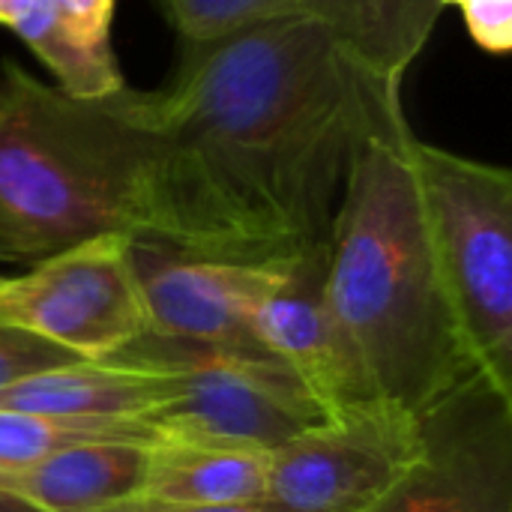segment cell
Here are the masks:
<instances>
[{
    "mask_svg": "<svg viewBox=\"0 0 512 512\" xmlns=\"http://www.w3.org/2000/svg\"><path fill=\"white\" fill-rule=\"evenodd\" d=\"M414 141L402 99L357 141L327 240L324 306L348 405L426 420L480 372L435 270Z\"/></svg>",
    "mask_w": 512,
    "mask_h": 512,
    "instance_id": "cell-2",
    "label": "cell"
},
{
    "mask_svg": "<svg viewBox=\"0 0 512 512\" xmlns=\"http://www.w3.org/2000/svg\"><path fill=\"white\" fill-rule=\"evenodd\" d=\"M129 438L150 444L144 426H102V423H57L21 411L0 408V474H12L36 465L39 459L81 441Z\"/></svg>",
    "mask_w": 512,
    "mask_h": 512,
    "instance_id": "cell-16",
    "label": "cell"
},
{
    "mask_svg": "<svg viewBox=\"0 0 512 512\" xmlns=\"http://www.w3.org/2000/svg\"><path fill=\"white\" fill-rule=\"evenodd\" d=\"M180 39L243 24L309 18L327 24L378 72L405 78L441 18L438 0H150Z\"/></svg>",
    "mask_w": 512,
    "mask_h": 512,
    "instance_id": "cell-10",
    "label": "cell"
},
{
    "mask_svg": "<svg viewBox=\"0 0 512 512\" xmlns=\"http://www.w3.org/2000/svg\"><path fill=\"white\" fill-rule=\"evenodd\" d=\"M429 447L426 420L384 402L333 411L270 453V512H369Z\"/></svg>",
    "mask_w": 512,
    "mask_h": 512,
    "instance_id": "cell-6",
    "label": "cell"
},
{
    "mask_svg": "<svg viewBox=\"0 0 512 512\" xmlns=\"http://www.w3.org/2000/svg\"><path fill=\"white\" fill-rule=\"evenodd\" d=\"M435 270L480 378L512 402V174L414 141Z\"/></svg>",
    "mask_w": 512,
    "mask_h": 512,
    "instance_id": "cell-4",
    "label": "cell"
},
{
    "mask_svg": "<svg viewBox=\"0 0 512 512\" xmlns=\"http://www.w3.org/2000/svg\"><path fill=\"white\" fill-rule=\"evenodd\" d=\"M0 321L102 363L147 330L132 237L102 234L0 279Z\"/></svg>",
    "mask_w": 512,
    "mask_h": 512,
    "instance_id": "cell-7",
    "label": "cell"
},
{
    "mask_svg": "<svg viewBox=\"0 0 512 512\" xmlns=\"http://www.w3.org/2000/svg\"><path fill=\"white\" fill-rule=\"evenodd\" d=\"M147 90L75 99L0 66V249L39 261L102 234L138 237Z\"/></svg>",
    "mask_w": 512,
    "mask_h": 512,
    "instance_id": "cell-3",
    "label": "cell"
},
{
    "mask_svg": "<svg viewBox=\"0 0 512 512\" xmlns=\"http://www.w3.org/2000/svg\"><path fill=\"white\" fill-rule=\"evenodd\" d=\"M6 261H12V258H9V255H6V252H3V249H0V267H3V264H6ZM0 279H3V273H0Z\"/></svg>",
    "mask_w": 512,
    "mask_h": 512,
    "instance_id": "cell-23",
    "label": "cell"
},
{
    "mask_svg": "<svg viewBox=\"0 0 512 512\" xmlns=\"http://www.w3.org/2000/svg\"><path fill=\"white\" fill-rule=\"evenodd\" d=\"M27 3L30 0H0V24L3 27H12L21 18V12L27 9Z\"/></svg>",
    "mask_w": 512,
    "mask_h": 512,
    "instance_id": "cell-21",
    "label": "cell"
},
{
    "mask_svg": "<svg viewBox=\"0 0 512 512\" xmlns=\"http://www.w3.org/2000/svg\"><path fill=\"white\" fill-rule=\"evenodd\" d=\"M75 363H84V360L30 330L0 321V390L24 378L42 375L51 369H66Z\"/></svg>",
    "mask_w": 512,
    "mask_h": 512,
    "instance_id": "cell-17",
    "label": "cell"
},
{
    "mask_svg": "<svg viewBox=\"0 0 512 512\" xmlns=\"http://www.w3.org/2000/svg\"><path fill=\"white\" fill-rule=\"evenodd\" d=\"M438 6H456L465 18L471 39L489 54H507L512 45V0H438Z\"/></svg>",
    "mask_w": 512,
    "mask_h": 512,
    "instance_id": "cell-18",
    "label": "cell"
},
{
    "mask_svg": "<svg viewBox=\"0 0 512 512\" xmlns=\"http://www.w3.org/2000/svg\"><path fill=\"white\" fill-rule=\"evenodd\" d=\"M102 363L174 378L171 396L144 417L150 444L195 441L273 453L330 417L309 387L267 351L216 348L144 330Z\"/></svg>",
    "mask_w": 512,
    "mask_h": 512,
    "instance_id": "cell-5",
    "label": "cell"
},
{
    "mask_svg": "<svg viewBox=\"0 0 512 512\" xmlns=\"http://www.w3.org/2000/svg\"><path fill=\"white\" fill-rule=\"evenodd\" d=\"M399 99L402 78L321 21L180 39L174 72L147 90L138 237L246 264L327 246L354 147Z\"/></svg>",
    "mask_w": 512,
    "mask_h": 512,
    "instance_id": "cell-1",
    "label": "cell"
},
{
    "mask_svg": "<svg viewBox=\"0 0 512 512\" xmlns=\"http://www.w3.org/2000/svg\"><path fill=\"white\" fill-rule=\"evenodd\" d=\"M327 246L300 255L282 285L258 306L252 330L255 342L282 360L321 402L327 414L348 408L336 342L324 306Z\"/></svg>",
    "mask_w": 512,
    "mask_h": 512,
    "instance_id": "cell-11",
    "label": "cell"
},
{
    "mask_svg": "<svg viewBox=\"0 0 512 512\" xmlns=\"http://www.w3.org/2000/svg\"><path fill=\"white\" fill-rule=\"evenodd\" d=\"M147 459L144 441H81L30 468L0 474V489L39 512H102L141 495Z\"/></svg>",
    "mask_w": 512,
    "mask_h": 512,
    "instance_id": "cell-13",
    "label": "cell"
},
{
    "mask_svg": "<svg viewBox=\"0 0 512 512\" xmlns=\"http://www.w3.org/2000/svg\"><path fill=\"white\" fill-rule=\"evenodd\" d=\"M171 387L174 378L162 372L84 360L0 390V408L57 423L144 426V417L171 396Z\"/></svg>",
    "mask_w": 512,
    "mask_h": 512,
    "instance_id": "cell-12",
    "label": "cell"
},
{
    "mask_svg": "<svg viewBox=\"0 0 512 512\" xmlns=\"http://www.w3.org/2000/svg\"><path fill=\"white\" fill-rule=\"evenodd\" d=\"M102 512H270L267 507H219V510H207V507H174V504H162V501H150V498H129L120 501L114 507Z\"/></svg>",
    "mask_w": 512,
    "mask_h": 512,
    "instance_id": "cell-20",
    "label": "cell"
},
{
    "mask_svg": "<svg viewBox=\"0 0 512 512\" xmlns=\"http://www.w3.org/2000/svg\"><path fill=\"white\" fill-rule=\"evenodd\" d=\"M270 453L195 441L150 444L141 498L174 507H258L267 492Z\"/></svg>",
    "mask_w": 512,
    "mask_h": 512,
    "instance_id": "cell-14",
    "label": "cell"
},
{
    "mask_svg": "<svg viewBox=\"0 0 512 512\" xmlns=\"http://www.w3.org/2000/svg\"><path fill=\"white\" fill-rule=\"evenodd\" d=\"M294 261L246 264L198 258L147 237H132V267L147 330L216 348L264 351L255 342L252 321Z\"/></svg>",
    "mask_w": 512,
    "mask_h": 512,
    "instance_id": "cell-9",
    "label": "cell"
},
{
    "mask_svg": "<svg viewBox=\"0 0 512 512\" xmlns=\"http://www.w3.org/2000/svg\"><path fill=\"white\" fill-rule=\"evenodd\" d=\"M507 512H512V510H507Z\"/></svg>",
    "mask_w": 512,
    "mask_h": 512,
    "instance_id": "cell-24",
    "label": "cell"
},
{
    "mask_svg": "<svg viewBox=\"0 0 512 512\" xmlns=\"http://www.w3.org/2000/svg\"><path fill=\"white\" fill-rule=\"evenodd\" d=\"M510 411L483 378L426 417V456L369 512H507Z\"/></svg>",
    "mask_w": 512,
    "mask_h": 512,
    "instance_id": "cell-8",
    "label": "cell"
},
{
    "mask_svg": "<svg viewBox=\"0 0 512 512\" xmlns=\"http://www.w3.org/2000/svg\"><path fill=\"white\" fill-rule=\"evenodd\" d=\"M0 512H39V510H33L30 504L18 501L15 495H9V492H3V489H0Z\"/></svg>",
    "mask_w": 512,
    "mask_h": 512,
    "instance_id": "cell-22",
    "label": "cell"
},
{
    "mask_svg": "<svg viewBox=\"0 0 512 512\" xmlns=\"http://www.w3.org/2000/svg\"><path fill=\"white\" fill-rule=\"evenodd\" d=\"M24 45L51 69L57 78V90L75 99H102L126 87L111 42L84 39L72 30L51 0H30L21 18L9 27Z\"/></svg>",
    "mask_w": 512,
    "mask_h": 512,
    "instance_id": "cell-15",
    "label": "cell"
},
{
    "mask_svg": "<svg viewBox=\"0 0 512 512\" xmlns=\"http://www.w3.org/2000/svg\"><path fill=\"white\" fill-rule=\"evenodd\" d=\"M51 6L60 12V18L78 30L84 39L93 42H111V18H114V0H51Z\"/></svg>",
    "mask_w": 512,
    "mask_h": 512,
    "instance_id": "cell-19",
    "label": "cell"
}]
</instances>
